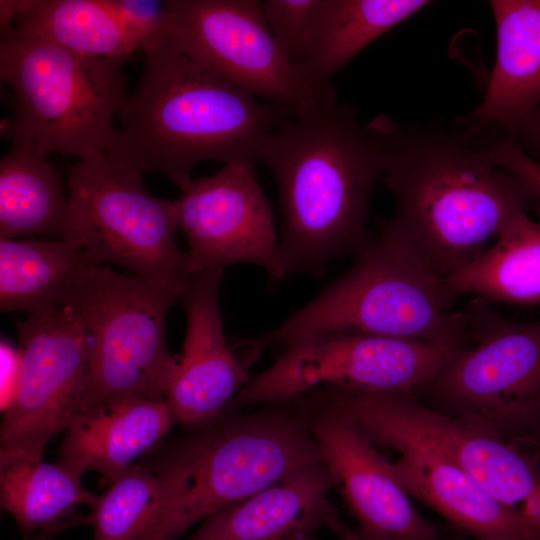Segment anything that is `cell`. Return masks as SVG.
I'll return each instance as SVG.
<instances>
[{
    "instance_id": "6da1fadb",
    "label": "cell",
    "mask_w": 540,
    "mask_h": 540,
    "mask_svg": "<svg viewBox=\"0 0 540 540\" xmlns=\"http://www.w3.org/2000/svg\"><path fill=\"white\" fill-rule=\"evenodd\" d=\"M383 177L396 202L379 223L433 274L447 279L475 261L512 215L538 200L515 173L495 165L483 133L459 123L370 121Z\"/></svg>"
},
{
    "instance_id": "7a4b0ae2",
    "label": "cell",
    "mask_w": 540,
    "mask_h": 540,
    "mask_svg": "<svg viewBox=\"0 0 540 540\" xmlns=\"http://www.w3.org/2000/svg\"><path fill=\"white\" fill-rule=\"evenodd\" d=\"M257 161L272 173L279 197L277 281L321 276L368 241L370 199L383 176L370 122L337 97L290 115L263 141Z\"/></svg>"
},
{
    "instance_id": "3957f363",
    "label": "cell",
    "mask_w": 540,
    "mask_h": 540,
    "mask_svg": "<svg viewBox=\"0 0 540 540\" xmlns=\"http://www.w3.org/2000/svg\"><path fill=\"white\" fill-rule=\"evenodd\" d=\"M144 55L136 88L104 152L141 174H162L181 190L202 161L258 162L263 141L293 114L237 87L170 34Z\"/></svg>"
},
{
    "instance_id": "277c9868",
    "label": "cell",
    "mask_w": 540,
    "mask_h": 540,
    "mask_svg": "<svg viewBox=\"0 0 540 540\" xmlns=\"http://www.w3.org/2000/svg\"><path fill=\"white\" fill-rule=\"evenodd\" d=\"M318 462L302 408L229 411L187 429L146 463L159 479L161 502L141 540H178L196 523Z\"/></svg>"
},
{
    "instance_id": "5b68a950",
    "label": "cell",
    "mask_w": 540,
    "mask_h": 540,
    "mask_svg": "<svg viewBox=\"0 0 540 540\" xmlns=\"http://www.w3.org/2000/svg\"><path fill=\"white\" fill-rule=\"evenodd\" d=\"M355 264L273 330L241 342L252 362L267 347L318 334L351 333L419 340L457 350L467 345L462 310L447 282L427 269L379 223Z\"/></svg>"
},
{
    "instance_id": "8992f818",
    "label": "cell",
    "mask_w": 540,
    "mask_h": 540,
    "mask_svg": "<svg viewBox=\"0 0 540 540\" xmlns=\"http://www.w3.org/2000/svg\"><path fill=\"white\" fill-rule=\"evenodd\" d=\"M126 60L82 56L16 28L2 32L0 76L15 97L3 137L44 157L105 151L129 95Z\"/></svg>"
},
{
    "instance_id": "52a82bcc",
    "label": "cell",
    "mask_w": 540,
    "mask_h": 540,
    "mask_svg": "<svg viewBox=\"0 0 540 540\" xmlns=\"http://www.w3.org/2000/svg\"><path fill=\"white\" fill-rule=\"evenodd\" d=\"M177 300L111 265L90 261L83 267L68 300L78 308L86 333L81 412L130 399L166 398L178 358L167 346L165 323Z\"/></svg>"
},
{
    "instance_id": "ba28073f",
    "label": "cell",
    "mask_w": 540,
    "mask_h": 540,
    "mask_svg": "<svg viewBox=\"0 0 540 540\" xmlns=\"http://www.w3.org/2000/svg\"><path fill=\"white\" fill-rule=\"evenodd\" d=\"M67 183L69 244L97 263L118 266L182 300L192 275L176 241L175 200L151 194L140 172L104 151L72 165Z\"/></svg>"
},
{
    "instance_id": "9c48e42d",
    "label": "cell",
    "mask_w": 540,
    "mask_h": 540,
    "mask_svg": "<svg viewBox=\"0 0 540 540\" xmlns=\"http://www.w3.org/2000/svg\"><path fill=\"white\" fill-rule=\"evenodd\" d=\"M462 311L471 345L422 389L435 408L511 442L540 433V320L507 318L479 297Z\"/></svg>"
},
{
    "instance_id": "30bf717a",
    "label": "cell",
    "mask_w": 540,
    "mask_h": 540,
    "mask_svg": "<svg viewBox=\"0 0 540 540\" xmlns=\"http://www.w3.org/2000/svg\"><path fill=\"white\" fill-rule=\"evenodd\" d=\"M311 395L347 414L377 445H416L446 457L501 504L519 509L539 475L513 442L475 423L426 406L413 393L319 387Z\"/></svg>"
},
{
    "instance_id": "8fae6325",
    "label": "cell",
    "mask_w": 540,
    "mask_h": 540,
    "mask_svg": "<svg viewBox=\"0 0 540 540\" xmlns=\"http://www.w3.org/2000/svg\"><path fill=\"white\" fill-rule=\"evenodd\" d=\"M451 348L419 340L325 333L295 341L239 392L230 411L279 404L319 387L413 393L429 384Z\"/></svg>"
},
{
    "instance_id": "7c38bea8",
    "label": "cell",
    "mask_w": 540,
    "mask_h": 540,
    "mask_svg": "<svg viewBox=\"0 0 540 540\" xmlns=\"http://www.w3.org/2000/svg\"><path fill=\"white\" fill-rule=\"evenodd\" d=\"M17 334L20 378L2 412L0 464L41 461L49 441L82 411L86 391V333L73 303L29 315Z\"/></svg>"
},
{
    "instance_id": "4fadbf2b",
    "label": "cell",
    "mask_w": 540,
    "mask_h": 540,
    "mask_svg": "<svg viewBox=\"0 0 540 540\" xmlns=\"http://www.w3.org/2000/svg\"><path fill=\"white\" fill-rule=\"evenodd\" d=\"M169 34L242 90L293 114L336 97L310 84L269 29L259 0H169Z\"/></svg>"
},
{
    "instance_id": "5bb4252c",
    "label": "cell",
    "mask_w": 540,
    "mask_h": 540,
    "mask_svg": "<svg viewBox=\"0 0 540 540\" xmlns=\"http://www.w3.org/2000/svg\"><path fill=\"white\" fill-rule=\"evenodd\" d=\"M256 163H226L212 175L192 179L175 200L191 275L244 263L263 268L277 281L279 237Z\"/></svg>"
},
{
    "instance_id": "9a60e30c",
    "label": "cell",
    "mask_w": 540,
    "mask_h": 540,
    "mask_svg": "<svg viewBox=\"0 0 540 540\" xmlns=\"http://www.w3.org/2000/svg\"><path fill=\"white\" fill-rule=\"evenodd\" d=\"M302 410L333 487L359 529L375 540H440L437 527L413 506L392 467L344 412L312 395Z\"/></svg>"
},
{
    "instance_id": "2e32d148",
    "label": "cell",
    "mask_w": 540,
    "mask_h": 540,
    "mask_svg": "<svg viewBox=\"0 0 540 540\" xmlns=\"http://www.w3.org/2000/svg\"><path fill=\"white\" fill-rule=\"evenodd\" d=\"M222 269L192 275L182 299L186 335L182 355L165 400L177 424L191 429L230 411L253 378L248 365L229 347L220 309Z\"/></svg>"
},
{
    "instance_id": "e0dca14e",
    "label": "cell",
    "mask_w": 540,
    "mask_h": 540,
    "mask_svg": "<svg viewBox=\"0 0 540 540\" xmlns=\"http://www.w3.org/2000/svg\"><path fill=\"white\" fill-rule=\"evenodd\" d=\"M392 467L413 496L475 540H540V532L517 509L493 498L451 460L416 445L394 448Z\"/></svg>"
},
{
    "instance_id": "ac0fdd59",
    "label": "cell",
    "mask_w": 540,
    "mask_h": 540,
    "mask_svg": "<svg viewBox=\"0 0 540 540\" xmlns=\"http://www.w3.org/2000/svg\"><path fill=\"white\" fill-rule=\"evenodd\" d=\"M324 462L300 468L205 519L186 540H302L337 514Z\"/></svg>"
},
{
    "instance_id": "d6986e66",
    "label": "cell",
    "mask_w": 540,
    "mask_h": 540,
    "mask_svg": "<svg viewBox=\"0 0 540 540\" xmlns=\"http://www.w3.org/2000/svg\"><path fill=\"white\" fill-rule=\"evenodd\" d=\"M496 32L495 65L483 101L456 121L473 133L493 126L509 136L540 108V0L490 1Z\"/></svg>"
},
{
    "instance_id": "ffe728a7",
    "label": "cell",
    "mask_w": 540,
    "mask_h": 540,
    "mask_svg": "<svg viewBox=\"0 0 540 540\" xmlns=\"http://www.w3.org/2000/svg\"><path fill=\"white\" fill-rule=\"evenodd\" d=\"M176 424L165 399H130L81 412L64 431L57 461L80 476L95 471L112 483Z\"/></svg>"
},
{
    "instance_id": "44dd1931",
    "label": "cell",
    "mask_w": 540,
    "mask_h": 540,
    "mask_svg": "<svg viewBox=\"0 0 540 540\" xmlns=\"http://www.w3.org/2000/svg\"><path fill=\"white\" fill-rule=\"evenodd\" d=\"M433 2L426 0H321L295 61L320 89L375 39Z\"/></svg>"
},
{
    "instance_id": "7402d4cb",
    "label": "cell",
    "mask_w": 540,
    "mask_h": 540,
    "mask_svg": "<svg viewBox=\"0 0 540 540\" xmlns=\"http://www.w3.org/2000/svg\"><path fill=\"white\" fill-rule=\"evenodd\" d=\"M3 9L12 21L5 31L24 30L82 56L128 59L149 46L107 0H4Z\"/></svg>"
},
{
    "instance_id": "603a6c76",
    "label": "cell",
    "mask_w": 540,
    "mask_h": 540,
    "mask_svg": "<svg viewBox=\"0 0 540 540\" xmlns=\"http://www.w3.org/2000/svg\"><path fill=\"white\" fill-rule=\"evenodd\" d=\"M72 213L58 171L11 145L0 161V239L45 237L69 242Z\"/></svg>"
},
{
    "instance_id": "cb8c5ba5",
    "label": "cell",
    "mask_w": 540,
    "mask_h": 540,
    "mask_svg": "<svg viewBox=\"0 0 540 540\" xmlns=\"http://www.w3.org/2000/svg\"><path fill=\"white\" fill-rule=\"evenodd\" d=\"M454 298L474 295L510 305H540V221L512 215L496 242L446 279Z\"/></svg>"
},
{
    "instance_id": "d4e9b609",
    "label": "cell",
    "mask_w": 540,
    "mask_h": 540,
    "mask_svg": "<svg viewBox=\"0 0 540 540\" xmlns=\"http://www.w3.org/2000/svg\"><path fill=\"white\" fill-rule=\"evenodd\" d=\"M90 261L84 251L60 239H0L1 310L29 316L67 303Z\"/></svg>"
},
{
    "instance_id": "484cf974",
    "label": "cell",
    "mask_w": 540,
    "mask_h": 540,
    "mask_svg": "<svg viewBox=\"0 0 540 540\" xmlns=\"http://www.w3.org/2000/svg\"><path fill=\"white\" fill-rule=\"evenodd\" d=\"M81 478L58 461L14 459L1 463V507L14 518L23 540L54 529L89 524L88 516L70 519L79 505L91 509L99 497L83 486Z\"/></svg>"
},
{
    "instance_id": "4316f807",
    "label": "cell",
    "mask_w": 540,
    "mask_h": 540,
    "mask_svg": "<svg viewBox=\"0 0 540 540\" xmlns=\"http://www.w3.org/2000/svg\"><path fill=\"white\" fill-rule=\"evenodd\" d=\"M161 502V486L146 464H134L99 495L88 515L93 540H141Z\"/></svg>"
},
{
    "instance_id": "83f0119b",
    "label": "cell",
    "mask_w": 540,
    "mask_h": 540,
    "mask_svg": "<svg viewBox=\"0 0 540 540\" xmlns=\"http://www.w3.org/2000/svg\"><path fill=\"white\" fill-rule=\"evenodd\" d=\"M320 3L321 0L261 1L263 15L269 29L294 66Z\"/></svg>"
},
{
    "instance_id": "f1b7e54d",
    "label": "cell",
    "mask_w": 540,
    "mask_h": 540,
    "mask_svg": "<svg viewBox=\"0 0 540 540\" xmlns=\"http://www.w3.org/2000/svg\"><path fill=\"white\" fill-rule=\"evenodd\" d=\"M486 152L491 161L509 169L520 177L540 199V162L530 158L510 138L485 140Z\"/></svg>"
},
{
    "instance_id": "f546056e",
    "label": "cell",
    "mask_w": 540,
    "mask_h": 540,
    "mask_svg": "<svg viewBox=\"0 0 540 540\" xmlns=\"http://www.w3.org/2000/svg\"><path fill=\"white\" fill-rule=\"evenodd\" d=\"M1 411L3 412L13 401L20 378L21 356L6 341H1Z\"/></svg>"
},
{
    "instance_id": "4dcf8cb0",
    "label": "cell",
    "mask_w": 540,
    "mask_h": 540,
    "mask_svg": "<svg viewBox=\"0 0 540 540\" xmlns=\"http://www.w3.org/2000/svg\"><path fill=\"white\" fill-rule=\"evenodd\" d=\"M507 137L530 158L540 159V108L523 117Z\"/></svg>"
},
{
    "instance_id": "1f68e13d",
    "label": "cell",
    "mask_w": 540,
    "mask_h": 540,
    "mask_svg": "<svg viewBox=\"0 0 540 540\" xmlns=\"http://www.w3.org/2000/svg\"><path fill=\"white\" fill-rule=\"evenodd\" d=\"M518 510L540 532V490L537 484Z\"/></svg>"
},
{
    "instance_id": "d6a6232c",
    "label": "cell",
    "mask_w": 540,
    "mask_h": 540,
    "mask_svg": "<svg viewBox=\"0 0 540 540\" xmlns=\"http://www.w3.org/2000/svg\"><path fill=\"white\" fill-rule=\"evenodd\" d=\"M327 527L330 528L340 540H375L364 534L359 528L353 529L347 526L340 519L338 514L329 520Z\"/></svg>"
},
{
    "instance_id": "836d02e7",
    "label": "cell",
    "mask_w": 540,
    "mask_h": 540,
    "mask_svg": "<svg viewBox=\"0 0 540 540\" xmlns=\"http://www.w3.org/2000/svg\"><path fill=\"white\" fill-rule=\"evenodd\" d=\"M537 487H538V489L540 490V475H539V477H538Z\"/></svg>"
},
{
    "instance_id": "e575fe53",
    "label": "cell",
    "mask_w": 540,
    "mask_h": 540,
    "mask_svg": "<svg viewBox=\"0 0 540 540\" xmlns=\"http://www.w3.org/2000/svg\"><path fill=\"white\" fill-rule=\"evenodd\" d=\"M302 540H310V539H309L308 537H306V538H304V539H302Z\"/></svg>"
}]
</instances>
